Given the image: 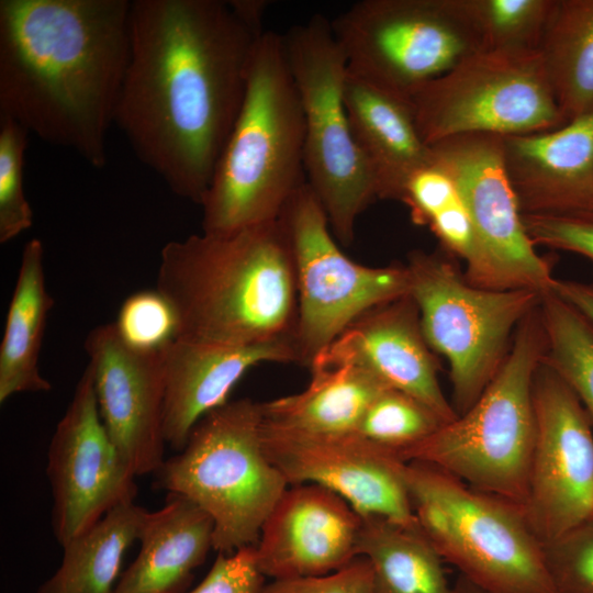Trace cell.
<instances>
[{"instance_id": "cell-11", "label": "cell", "mask_w": 593, "mask_h": 593, "mask_svg": "<svg viewBox=\"0 0 593 593\" xmlns=\"http://www.w3.org/2000/svg\"><path fill=\"white\" fill-rule=\"evenodd\" d=\"M331 26L349 74L405 97L483 49L462 0H361Z\"/></svg>"}, {"instance_id": "cell-15", "label": "cell", "mask_w": 593, "mask_h": 593, "mask_svg": "<svg viewBox=\"0 0 593 593\" xmlns=\"http://www.w3.org/2000/svg\"><path fill=\"white\" fill-rule=\"evenodd\" d=\"M46 473L53 530L61 547L137 494L136 475L101 419L88 366L52 437Z\"/></svg>"}, {"instance_id": "cell-7", "label": "cell", "mask_w": 593, "mask_h": 593, "mask_svg": "<svg viewBox=\"0 0 593 593\" xmlns=\"http://www.w3.org/2000/svg\"><path fill=\"white\" fill-rule=\"evenodd\" d=\"M417 525L443 560L489 593H557L524 508L426 463L404 462Z\"/></svg>"}, {"instance_id": "cell-27", "label": "cell", "mask_w": 593, "mask_h": 593, "mask_svg": "<svg viewBox=\"0 0 593 593\" xmlns=\"http://www.w3.org/2000/svg\"><path fill=\"white\" fill-rule=\"evenodd\" d=\"M146 513L147 510L134 502L108 512L63 546L59 567L36 593H112L123 557L138 540Z\"/></svg>"}, {"instance_id": "cell-19", "label": "cell", "mask_w": 593, "mask_h": 593, "mask_svg": "<svg viewBox=\"0 0 593 593\" xmlns=\"http://www.w3.org/2000/svg\"><path fill=\"white\" fill-rule=\"evenodd\" d=\"M314 362L354 363L388 388L416 398L445 424L458 416L439 384V362L424 337L410 294L365 312Z\"/></svg>"}, {"instance_id": "cell-30", "label": "cell", "mask_w": 593, "mask_h": 593, "mask_svg": "<svg viewBox=\"0 0 593 593\" xmlns=\"http://www.w3.org/2000/svg\"><path fill=\"white\" fill-rule=\"evenodd\" d=\"M483 49H538L555 0H462Z\"/></svg>"}, {"instance_id": "cell-1", "label": "cell", "mask_w": 593, "mask_h": 593, "mask_svg": "<svg viewBox=\"0 0 593 593\" xmlns=\"http://www.w3.org/2000/svg\"><path fill=\"white\" fill-rule=\"evenodd\" d=\"M261 36L228 1H132L131 55L114 124L178 197L201 205Z\"/></svg>"}, {"instance_id": "cell-40", "label": "cell", "mask_w": 593, "mask_h": 593, "mask_svg": "<svg viewBox=\"0 0 593 593\" xmlns=\"http://www.w3.org/2000/svg\"><path fill=\"white\" fill-rule=\"evenodd\" d=\"M552 292L570 303L593 325V281L557 279Z\"/></svg>"}, {"instance_id": "cell-2", "label": "cell", "mask_w": 593, "mask_h": 593, "mask_svg": "<svg viewBox=\"0 0 593 593\" xmlns=\"http://www.w3.org/2000/svg\"><path fill=\"white\" fill-rule=\"evenodd\" d=\"M130 0H0V116L107 164L131 55Z\"/></svg>"}, {"instance_id": "cell-24", "label": "cell", "mask_w": 593, "mask_h": 593, "mask_svg": "<svg viewBox=\"0 0 593 593\" xmlns=\"http://www.w3.org/2000/svg\"><path fill=\"white\" fill-rule=\"evenodd\" d=\"M310 370L303 391L261 403L266 423L312 434L355 433L369 404L388 389L349 362H314Z\"/></svg>"}, {"instance_id": "cell-3", "label": "cell", "mask_w": 593, "mask_h": 593, "mask_svg": "<svg viewBox=\"0 0 593 593\" xmlns=\"http://www.w3.org/2000/svg\"><path fill=\"white\" fill-rule=\"evenodd\" d=\"M156 290L175 313L176 338L238 346L292 342L295 266L280 217L167 243Z\"/></svg>"}, {"instance_id": "cell-28", "label": "cell", "mask_w": 593, "mask_h": 593, "mask_svg": "<svg viewBox=\"0 0 593 593\" xmlns=\"http://www.w3.org/2000/svg\"><path fill=\"white\" fill-rule=\"evenodd\" d=\"M357 556L371 566L374 593H457L445 575L443 558L418 525L362 517Z\"/></svg>"}, {"instance_id": "cell-9", "label": "cell", "mask_w": 593, "mask_h": 593, "mask_svg": "<svg viewBox=\"0 0 593 593\" xmlns=\"http://www.w3.org/2000/svg\"><path fill=\"white\" fill-rule=\"evenodd\" d=\"M282 38L303 107L306 182L334 237L347 246L354 240L358 217L378 194L344 104L346 58L331 20L322 14L292 26Z\"/></svg>"}, {"instance_id": "cell-13", "label": "cell", "mask_w": 593, "mask_h": 593, "mask_svg": "<svg viewBox=\"0 0 593 593\" xmlns=\"http://www.w3.org/2000/svg\"><path fill=\"white\" fill-rule=\"evenodd\" d=\"M433 163L458 190L477 240L474 268L463 273L473 286L551 292L557 278L550 261L528 236L504 163L503 136L473 133L430 145Z\"/></svg>"}, {"instance_id": "cell-39", "label": "cell", "mask_w": 593, "mask_h": 593, "mask_svg": "<svg viewBox=\"0 0 593 593\" xmlns=\"http://www.w3.org/2000/svg\"><path fill=\"white\" fill-rule=\"evenodd\" d=\"M427 226L445 253L466 262L465 275L474 268L478 254L475 235L460 198L433 217Z\"/></svg>"}, {"instance_id": "cell-17", "label": "cell", "mask_w": 593, "mask_h": 593, "mask_svg": "<svg viewBox=\"0 0 593 593\" xmlns=\"http://www.w3.org/2000/svg\"><path fill=\"white\" fill-rule=\"evenodd\" d=\"M166 348L133 345L115 323L93 328L85 340L101 419L136 477L155 474L166 460Z\"/></svg>"}, {"instance_id": "cell-25", "label": "cell", "mask_w": 593, "mask_h": 593, "mask_svg": "<svg viewBox=\"0 0 593 593\" xmlns=\"http://www.w3.org/2000/svg\"><path fill=\"white\" fill-rule=\"evenodd\" d=\"M53 305L45 284L43 243L32 238L22 250L0 345V403L18 393L52 389L41 374L38 357Z\"/></svg>"}, {"instance_id": "cell-43", "label": "cell", "mask_w": 593, "mask_h": 593, "mask_svg": "<svg viewBox=\"0 0 593 593\" xmlns=\"http://www.w3.org/2000/svg\"><path fill=\"white\" fill-rule=\"evenodd\" d=\"M574 217H579V219H583V220L593 222V198H592V201L589 204V206L580 215L574 216Z\"/></svg>"}, {"instance_id": "cell-14", "label": "cell", "mask_w": 593, "mask_h": 593, "mask_svg": "<svg viewBox=\"0 0 593 593\" xmlns=\"http://www.w3.org/2000/svg\"><path fill=\"white\" fill-rule=\"evenodd\" d=\"M533 400L536 440L523 508L544 545L593 519V423L573 390L542 360Z\"/></svg>"}, {"instance_id": "cell-29", "label": "cell", "mask_w": 593, "mask_h": 593, "mask_svg": "<svg viewBox=\"0 0 593 593\" xmlns=\"http://www.w3.org/2000/svg\"><path fill=\"white\" fill-rule=\"evenodd\" d=\"M542 361L573 390L593 423V325L555 292L542 294Z\"/></svg>"}, {"instance_id": "cell-12", "label": "cell", "mask_w": 593, "mask_h": 593, "mask_svg": "<svg viewBox=\"0 0 593 593\" xmlns=\"http://www.w3.org/2000/svg\"><path fill=\"white\" fill-rule=\"evenodd\" d=\"M293 249L298 317L292 336L296 363L310 368L355 320L410 293L405 264L369 267L338 247L325 211L304 183L279 216Z\"/></svg>"}, {"instance_id": "cell-20", "label": "cell", "mask_w": 593, "mask_h": 593, "mask_svg": "<svg viewBox=\"0 0 593 593\" xmlns=\"http://www.w3.org/2000/svg\"><path fill=\"white\" fill-rule=\"evenodd\" d=\"M522 214L578 216L593 198V111L556 130L503 136Z\"/></svg>"}, {"instance_id": "cell-8", "label": "cell", "mask_w": 593, "mask_h": 593, "mask_svg": "<svg viewBox=\"0 0 593 593\" xmlns=\"http://www.w3.org/2000/svg\"><path fill=\"white\" fill-rule=\"evenodd\" d=\"M450 255L413 250L405 264L424 337L446 358L458 415L480 398L502 367L524 318L542 294L471 284Z\"/></svg>"}, {"instance_id": "cell-33", "label": "cell", "mask_w": 593, "mask_h": 593, "mask_svg": "<svg viewBox=\"0 0 593 593\" xmlns=\"http://www.w3.org/2000/svg\"><path fill=\"white\" fill-rule=\"evenodd\" d=\"M115 325L127 342L142 348L165 349L177 336L175 313L157 290L126 298Z\"/></svg>"}, {"instance_id": "cell-10", "label": "cell", "mask_w": 593, "mask_h": 593, "mask_svg": "<svg viewBox=\"0 0 593 593\" xmlns=\"http://www.w3.org/2000/svg\"><path fill=\"white\" fill-rule=\"evenodd\" d=\"M407 98L428 146L462 134L506 136L567 124L538 49L478 51Z\"/></svg>"}, {"instance_id": "cell-31", "label": "cell", "mask_w": 593, "mask_h": 593, "mask_svg": "<svg viewBox=\"0 0 593 593\" xmlns=\"http://www.w3.org/2000/svg\"><path fill=\"white\" fill-rule=\"evenodd\" d=\"M444 424L416 398L388 388L369 404L355 433L398 457Z\"/></svg>"}, {"instance_id": "cell-34", "label": "cell", "mask_w": 593, "mask_h": 593, "mask_svg": "<svg viewBox=\"0 0 593 593\" xmlns=\"http://www.w3.org/2000/svg\"><path fill=\"white\" fill-rule=\"evenodd\" d=\"M557 593H593V519L544 544Z\"/></svg>"}, {"instance_id": "cell-42", "label": "cell", "mask_w": 593, "mask_h": 593, "mask_svg": "<svg viewBox=\"0 0 593 593\" xmlns=\"http://www.w3.org/2000/svg\"><path fill=\"white\" fill-rule=\"evenodd\" d=\"M455 589L457 593H489L481 589L480 586L475 585L468 579H466L463 575H460L457 580V583L455 585Z\"/></svg>"}, {"instance_id": "cell-36", "label": "cell", "mask_w": 593, "mask_h": 593, "mask_svg": "<svg viewBox=\"0 0 593 593\" xmlns=\"http://www.w3.org/2000/svg\"><path fill=\"white\" fill-rule=\"evenodd\" d=\"M264 578L255 547H246L231 555L217 553L202 581L186 593H261Z\"/></svg>"}, {"instance_id": "cell-22", "label": "cell", "mask_w": 593, "mask_h": 593, "mask_svg": "<svg viewBox=\"0 0 593 593\" xmlns=\"http://www.w3.org/2000/svg\"><path fill=\"white\" fill-rule=\"evenodd\" d=\"M343 98L378 199L401 201L411 176L433 164L432 148L419 136L409 98L348 71Z\"/></svg>"}, {"instance_id": "cell-5", "label": "cell", "mask_w": 593, "mask_h": 593, "mask_svg": "<svg viewBox=\"0 0 593 593\" xmlns=\"http://www.w3.org/2000/svg\"><path fill=\"white\" fill-rule=\"evenodd\" d=\"M545 351L538 305L519 324L502 367L477 402L398 458L434 466L523 507L536 440L533 383Z\"/></svg>"}, {"instance_id": "cell-26", "label": "cell", "mask_w": 593, "mask_h": 593, "mask_svg": "<svg viewBox=\"0 0 593 593\" xmlns=\"http://www.w3.org/2000/svg\"><path fill=\"white\" fill-rule=\"evenodd\" d=\"M566 123L593 111V0H555L538 47Z\"/></svg>"}, {"instance_id": "cell-21", "label": "cell", "mask_w": 593, "mask_h": 593, "mask_svg": "<svg viewBox=\"0 0 593 593\" xmlns=\"http://www.w3.org/2000/svg\"><path fill=\"white\" fill-rule=\"evenodd\" d=\"M262 362H295L291 340L225 345L176 338L165 350L164 436L181 450L198 422L227 402L237 381Z\"/></svg>"}, {"instance_id": "cell-18", "label": "cell", "mask_w": 593, "mask_h": 593, "mask_svg": "<svg viewBox=\"0 0 593 593\" xmlns=\"http://www.w3.org/2000/svg\"><path fill=\"white\" fill-rule=\"evenodd\" d=\"M362 517L317 484L288 488L266 518L255 547L257 564L273 580L332 573L351 562Z\"/></svg>"}, {"instance_id": "cell-4", "label": "cell", "mask_w": 593, "mask_h": 593, "mask_svg": "<svg viewBox=\"0 0 593 593\" xmlns=\"http://www.w3.org/2000/svg\"><path fill=\"white\" fill-rule=\"evenodd\" d=\"M304 113L282 34L258 40L245 99L201 203L202 232L278 220L306 183Z\"/></svg>"}, {"instance_id": "cell-16", "label": "cell", "mask_w": 593, "mask_h": 593, "mask_svg": "<svg viewBox=\"0 0 593 593\" xmlns=\"http://www.w3.org/2000/svg\"><path fill=\"white\" fill-rule=\"evenodd\" d=\"M261 443L289 485L317 484L342 496L361 517L417 526L404 462L357 433L312 434L264 421Z\"/></svg>"}, {"instance_id": "cell-38", "label": "cell", "mask_w": 593, "mask_h": 593, "mask_svg": "<svg viewBox=\"0 0 593 593\" xmlns=\"http://www.w3.org/2000/svg\"><path fill=\"white\" fill-rule=\"evenodd\" d=\"M261 593H374L372 570L369 561L358 556L328 574L272 580Z\"/></svg>"}, {"instance_id": "cell-32", "label": "cell", "mask_w": 593, "mask_h": 593, "mask_svg": "<svg viewBox=\"0 0 593 593\" xmlns=\"http://www.w3.org/2000/svg\"><path fill=\"white\" fill-rule=\"evenodd\" d=\"M29 132L0 116V243L5 244L33 225L24 192V156Z\"/></svg>"}, {"instance_id": "cell-41", "label": "cell", "mask_w": 593, "mask_h": 593, "mask_svg": "<svg viewBox=\"0 0 593 593\" xmlns=\"http://www.w3.org/2000/svg\"><path fill=\"white\" fill-rule=\"evenodd\" d=\"M234 13L255 33L262 35L266 31L262 21L269 5L265 0H231L228 1Z\"/></svg>"}, {"instance_id": "cell-23", "label": "cell", "mask_w": 593, "mask_h": 593, "mask_svg": "<svg viewBox=\"0 0 593 593\" xmlns=\"http://www.w3.org/2000/svg\"><path fill=\"white\" fill-rule=\"evenodd\" d=\"M212 518L190 500L168 494L157 511H147L135 560L112 593H186L194 570L213 549Z\"/></svg>"}, {"instance_id": "cell-35", "label": "cell", "mask_w": 593, "mask_h": 593, "mask_svg": "<svg viewBox=\"0 0 593 593\" xmlns=\"http://www.w3.org/2000/svg\"><path fill=\"white\" fill-rule=\"evenodd\" d=\"M458 200L450 175L433 163L411 176L400 202L409 208L414 223L427 226L433 217Z\"/></svg>"}, {"instance_id": "cell-6", "label": "cell", "mask_w": 593, "mask_h": 593, "mask_svg": "<svg viewBox=\"0 0 593 593\" xmlns=\"http://www.w3.org/2000/svg\"><path fill=\"white\" fill-rule=\"evenodd\" d=\"M260 402H226L203 416L178 455L165 460L156 488L181 495L213 521V549L256 547L261 527L289 483L261 443Z\"/></svg>"}, {"instance_id": "cell-37", "label": "cell", "mask_w": 593, "mask_h": 593, "mask_svg": "<svg viewBox=\"0 0 593 593\" xmlns=\"http://www.w3.org/2000/svg\"><path fill=\"white\" fill-rule=\"evenodd\" d=\"M535 245L581 255L593 264V222L562 215L522 214Z\"/></svg>"}]
</instances>
